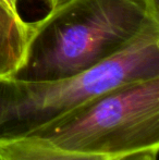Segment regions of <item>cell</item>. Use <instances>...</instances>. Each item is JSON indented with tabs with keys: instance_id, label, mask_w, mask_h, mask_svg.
Segmentation results:
<instances>
[{
	"instance_id": "obj_1",
	"label": "cell",
	"mask_w": 159,
	"mask_h": 160,
	"mask_svg": "<svg viewBox=\"0 0 159 160\" xmlns=\"http://www.w3.org/2000/svg\"><path fill=\"white\" fill-rule=\"evenodd\" d=\"M157 24L158 0H63L31 22L25 59L12 78L39 82L79 74Z\"/></svg>"
},
{
	"instance_id": "obj_2",
	"label": "cell",
	"mask_w": 159,
	"mask_h": 160,
	"mask_svg": "<svg viewBox=\"0 0 159 160\" xmlns=\"http://www.w3.org/2000/svg\"><path fill=\"white\" fill-rule=\"evenodd\" d=\"M159 76V24L121 52L79 74L52 81L0 80V138L26 136L106 92Z\"/></svg>"
},
{
	"instance_id": "obj_3",
	"label": "cell",
	"mask_w": 159,
	"mask_h": 160,
	"mask_svg": "<svg viewBox=\"0 0 159 160\" xmlns=\"http://www.w3.org/2000/svg\"><path fill=\"white\" fill-rule=\"evenodd\" d=\"M30 135L68 150L123 158L159 149V76L95 97Z\"/></svg>"
},
{
	"instance_id": "obj_4",
	"label": "cell",
	"mask_w": 159,
	"mask_h": 160,
	"mask_svg": "<svg viewBox=\"0 0 159 160\" xmlns=\"http://www.w3.org/2000/svg\"><path fill=\"white\" fill-rule=\"evenodd\" d=\"M30 35L31 22L0 0V80L12 78L24 62Z\"/></svg>"
},
{
	"instance_id": "obj_5",
	"label": "cell",
	"mask_w": 159,
	"mask_h": 160,
	"mask_svg": "<svg viewBox=\"0 0 159 160\" xmlns=\"http://www.w3.org/2000/svg\"><path fill=\"white\" fill-rule=\"evenodd\" d=\"M61 148L35 135L0 138V160H117Z\"/></svg>"
},
{
	"instance_id": "obj_6",
	"label": "cell",
	"mask_w": 159,
	"mask_h": 160,
	"mask_svg": "<svg viewBox=\"0 0 159 160\" xmlns=\"http://www.w3.org/2000/svg\"><path fill=\"white\" fill-rule=\"evenodd\" d=\"M117 160H157V154L151 152H138V154L131 155V156L123 157V158Z\"/></svg>"
},
{
	"instance_id": "obj_7",
	"label": "cell",
	"mask_w": 159,
	"mask_h": 160,
	"mask_svg": "<svg viewBox=\"0 0 159 160\" xmlns=\"http://www.w3.org/2000/svg\"><path fill=\"white\" fill-rule=\"evenodd\" d=\"M62 1H63V0H45V2L47 3V6H48L49 9L53 8V7L59 4L60 2H62Z\"/></svg>"
},
{
	"instance_id": "obj_8",
	"label": "cell",
	"mask_w": 159,
	"mask_h": 160,
	"mask_svg": "<svg viewBox=\"0 0 159 160\" xmlns=\"http://www.w3.org/2000/svg\"><path fill=\"white\" fill-rule=\"evenodd\" d=\"M6 1H7V3H8L12 9H14L15 11H19V8H17L19 0H6Z\"/></svg>"
}]
</instances>
